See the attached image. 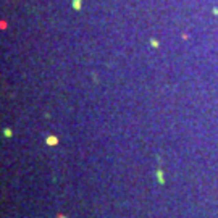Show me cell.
Wrapping results in <instances>:
<instances>
[{
  "mask_svg": "<svg viewBox=\"0 0 218 218\" xmlns=\"http://www.w3.org/2000/svg\"><path fill=\"white\" fill-rule=\"evenodd\" d=\"M45 144L47 146H57L58 144V137L57 136H47L45 137Z\"/></svg>",
  "mask_w": 218,
  "mask_h": 218,
  "instance_id": "cell-1",
  "label": "cell"
},
{
  "mask_svg": "<svg viewBox=\"0 0 218 218\" xmlns=\"http://www.w3.org/2000/svg\"><path fill=\"white\" fill-rule=\"evenodd\" d=\"M163 171L162 170H157V181L160 183V184H163V183H165V179H163Z\"/></svg>",
  "mask_w": 218,
  "mask_h": 218,
  "instance_id": "cell-2",
  "label": "cell"
},
{
  "mask_svg": "<svg viewBox=\"0 0 218 218\" xmlns=\"http://www.w3.org/2000/svg\"><path fill=\"white\" fill-rule=\"evenodd\" d=\"M3 136H5V137H11V129H10V128H5V129H3Z\"/></svg>",
  "mask_w": 218,
  "mask_h": 218,
  "instance_id": "cell-3",
  "label": "cell"
},
{
  "mask_svg": "<svg viewBox=\"0 0 218 218\" xmlns=\"http://www.w3.org/2000/svg\"><path fill=\"white\" fill-rule=\"evenodd\" d=\"M150 44L153 45V47H158V42L155 41V39H152V41H150Z\"/></svg>",
  "mask_w": 218,
  "mask_h": 218,
  "instance_id": "cell-4",
  "label": "cell"
},
{
  "mask_svg": "<svg viewBox=\"0 0 218 218\" xmlns=\"http://www.w3.org/2000/svg\"><path fill=\"white\" fill-rule=\"evenodd\" d=\"M58 218H66V216H58Z\"/></svg>",
  "mask_w": 218,
  "mask_h": 218,
  "instance_id": "cell-5",
  "label": "cell"
}]
</instances>
